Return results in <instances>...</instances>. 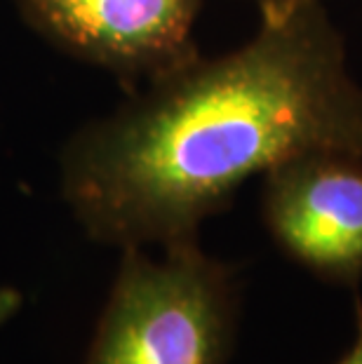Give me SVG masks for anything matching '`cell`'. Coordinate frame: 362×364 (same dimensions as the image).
<instances>
[{
    "label": "cell",
    "instance_id": "4",
    "mask_svg": "<svg viewBox=\"0 0 362 364\" xmlns=\"http://www.w3.org/2000/svg\"><path fill=\"white\" fill-rule=\"evenodd\" d=\"M264 223L280 250L327 282L362 280V156L311 151L264 174Z\"/></svg>",
    "mask_w": 362,
    "mask_h": 364
},
{
    "label": "cell",
    "instance_id": "7",
    "mask_svg": "<svg viewBox=\"0 0 362 364\" xmlns=\"http://www.w3.org/2000/svg\"><path fill=\"white\" fill-rule=\"evenodd\" d=\"M259 7V14H271V12H282L292 5H299L304 0H252Z\"/></svg>",
    "mask_w": 362,
    "mask_h": 364
},
{
    "label": "cell",
    "instance_id": "5",
    "mask_svg": "<svg viewBox=\"0 0 362 364\" xmlns=\"http://www.w3.org/2000/svg\"><path fill=\"white\" fill-rule=\"evenodd\" d=\"M21 304H24V299H21L19 289H14V287H0V329L19 313Z\"/></svg>",
    "mask_w": 362,
    "mask_h": 364
},
{
    "label": "cell",
    "instance_id": "2",
    "mask_svg": "<svg viewBox=\"0 0 362 364\" xmlns=\"http://www.w3.org/2000/svg\"><path fill=\"white\" fill-rule=\"evenodd\" d=\"M118 273L85 364H226L238 327V284L198 240L120 250Z\"/></svg>",
    "mask_w": 362,
    "mask_h": 364
},
{
    "label": "cell",
    "instance_id": "6",
    "mask_svg": "<svg viewBox=\"0 0 362 364\" xmlns=\"http://www.w3.org/2000/svg\"><path fill=\"white\" fill-rule=\"evenodd\" d=\"M336 364H362V301L360 296L356 299V338H353L351 350Z\"/></svg>",
    "mask_w": 362,
    "mask_h": 364
},
{
    "label": "cell",
    "instance_id": "3",
    "mask_svg": "<svg viewBox=\"0 0 362 364\" xmlns=\"http://www.w3.org/2000/svg\"><path fill=\"white\" fill-rule=\"evenodd\" d=\"M21 19L68 57L125 82H149L198 57L203 0H12Z\"/></svg>",
    "mask_w": 362,
    "mask_h": 364
},
{
    "label": "cell",
    "instance_id": "1",
    "mask_svg": "<svg viewBox=\"0 0 362 364\" xmlns=\"http://www.w3.org/2000/svg\"><path fill=\"white\" fill-rule=\"evenodd\" d=\"M311 151L362 156V90L322 0L261 14L221 57H193L68 139L61 198L99 245L167 247L235 191Z\"/></svg>",
    "mask_w": 362,
    "mask_h": 364
}]
</instances>
